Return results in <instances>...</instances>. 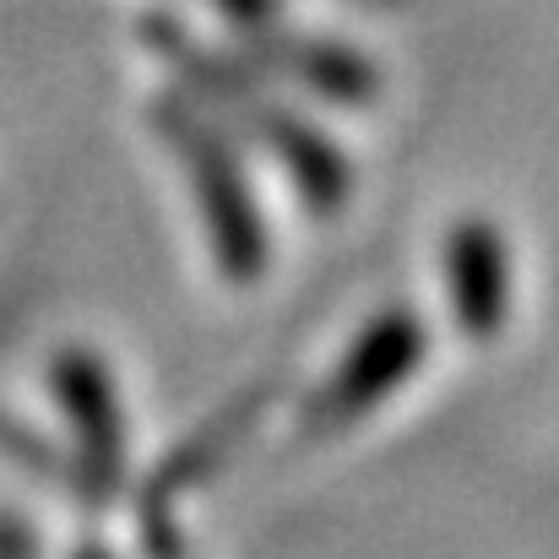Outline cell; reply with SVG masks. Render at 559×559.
I'll return each instance as SVG.
<instances>
[{"label":"cell","instance_id":"cell-1","mask_svg":"<svg viewBox=\"0 0 559 559\" xmlns=\"http://www.w3.org/2000/svg\"><path fill=\"white\" fill-rule=\"evenodd\" d=\"M169 126H175V131H164V136H169V142L180 147V158H186L190 186L201 195L206 234H212V250H217L223 272L239 277V283L261 277V266H266V228H261V206H255V195L245 186L234 153L223 147V136H212V131L195 126L190 115H169Z\"/></svg>","mask_w":559,"mask_h":559},{"label":"cell","instance_id":"cell-2","mask_svg":"<svg viewBox=\"0 0 559 559\" xmlns=\"http://www.w3.org/2000/svg\"><path fill=\"white\" fill-rule=\"evenodd\" d=\"M418 359H424V326H418V316L413 310L374 316L370 326L354 337V348L337 359V370L321 380V391L310 396L305 424L321 435V429H343V424L374 413L407 374L418 370Z\"/></svg>","mask_w":559,"mask_h":559},{"label":"cell","instance_id":"cell-3","mask_svg":"<svg viewBox=\"0 0 559 559\" xmlns=\"http://www.w3.org/2000/svg\"><path fill=\"white\" fill-rule=\"evenodd\" d=\"M445 294L467 337H495L511 310V255L489 223H456L445 239Z\"/></svg>","mask_w":559,"mask_h":559},{"label":"cell","instance_id":"cell-4","mask_svg":"<svg viewBox=\"0 0 559 559\" xmlns=\"http://www.w3.org/2000/svg\"><path fill=\"white\" fill-rule=\"evenodd\" d=\"M60 396H66L76 429H82L93 478L109 484L115 467H120V407H115L109 374L98 370L93 359H66V370H60Z\"/></svg>","mask_w":559,"mask_h":559}]
</instances>
